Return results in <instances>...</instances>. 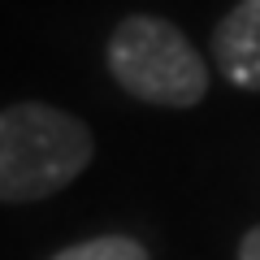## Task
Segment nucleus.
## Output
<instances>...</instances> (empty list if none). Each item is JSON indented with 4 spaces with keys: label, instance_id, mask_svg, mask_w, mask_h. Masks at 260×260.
Listing matches in <instances>:
<instances>
[{
    "label": "nucleus",
    "instance_id": "nucleus-1",
    "mask_svg": "<svg viewBox=\"0 0 260 260\" xmlns=\"http://www.w3.org/2000/svg\"><path fill=\"white\" fill-rule=\"evenodd\" d=\"M95 156L87 121L44 100L0 109V204H35L65 191Z\"/></svg>",
    "mask_w": 260,
    "mask_h": 260
},
{
    "label": "nucleus",
    "instance_id": "nucleus-2",
    "mask_svg": "<svg viewBox=\"0 0 260 260\" xmlns=\"http://www.w3.org/2000/svg\"><path fill=\"white\" fill-rule=\"evenodd\" d=\"M113 83L126 95L160 109H195L208 95V65L195 44L165 18L130 13L113 26L104 48Z\"/></svg>",
    "mask_w": 260,
    "mask_h": 260
},
{
    "label": "nucleus",
    "instance_id": "nucleus-3",
    "mask_svg": "<svg viewBox=\"0 0 260 260\" xmlns=\"http://www.w3.org/2000/svg\"><path fill=\"white\" fill-rule=\"evenodd\" d=\"M213 61L239 91H260V0H239L217 22Z\"/></svg>",
    "mask_w": 260,
    "mask_h": 260
},
{
    "label": "nucleus",
    "instance_id": "nucleus-4",
    "mask_svg": "<svg viewBox=\"0 0 260 260\" xmlns=\"http://www.w3.org/2000/svg\"><path fill=\"white\" fill-rule=\"evenodd\" d=\"M52 260H148V251L130 234H100V239H87V243L56 251Z\"/></svg>",
    "mask_w": 260,
    "mask_h": 260
},
{
    "label": "nucleus",
    "instance_id": "nucleus-5",
    "mask_svg": "<svg viewBox=\"0 0 260 260\" xmlns=\"http://www.w3.org/2000/svg\"><path fill=\"white\" fill-rule=\"evenodd\" d=\"M239 260H260V225H251L239 243Z\"/></svg>",
    "mask_w": 260,
    "mask_h": 260
}]
</instances>
